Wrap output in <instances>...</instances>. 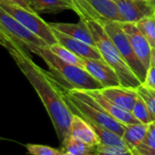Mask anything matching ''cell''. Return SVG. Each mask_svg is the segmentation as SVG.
<instances>
[{
  "label": "cell",
  "mask_w": 155,
  "mask_h": 155,
  "mask_svg": "<svg viewBox=\"0 0 155 155\" xmlns=\"http://www.w3.org/2000/svg\"><path fill=\"white\" fill-rule=\"evenodd\" d=\"M5 48L38 93L62 143L70 135V125L74 115L63 89L50 72H47L33 61L26 48L18 42L12 39Z\"/></svg>",
  "instance_id": "obj_1"
},
{
  "label": "cell",
  "mask_w": 155,
  "mask_h": 155,
  "mask_svg": "<svg viewBox=\"0 0 155 155\" xmlns=\"http://www.w3.org/2000/svg\"><path fill=\"white\" fill-rule=\"evenodd\" d=\"M28 50L40 57L49 68L50 74L65 90H101L102 85L84 68L69 64L56 56L48 47L28 46Z\"/></svg>",
  "instance_id": "obj_2"
},
{
  "label": "cell",
  "mask_w": 155,
  "mask_h": 155,
  "mask_svg": "<svg viewBox=\"0 0 155 155\" xmlns=\"http://www.w3.org/2000/svg\"><path fill=\"white\" fill-rule=\"evenodd\" d=\"M86 23L92 33L96 47L100 50L102 58L115 70L121 86L132 89H136L140 86L141 82L139 78L124 60L118 48L107 35L101 22L97 20H88Z\"/></svg>",
  "instance_id": "obj_3"
},
{
  "label": "cell",
  "mask_w": 155,
  "mask_h": 155,
  "mask_svg": "<svg viewBox=\"0 0 155 155\" xmlns=\"http://www.w3.org/2000/svg\"><path fill=\"white\" fill-rule=\"evenodd\" d=\"M0 8L15 18L28 30L42 38L48 47L58 43L52 27L42 19L38 16V13L15 4L8 3L4 0H0Z\"/></svg>",
  "instance_id": "obj_4"
},
{
  "label": "cell",
  "mask_w": 155,
  "mask_h": 155,
  "mask_svg": "<svg viewBox=\"0 0 155 155\" xmlns=\"http://www.w3.org/2000/svg\"><path fill=\"white\" fill-rule=\"evenodd\" d=\"M100 22L104 28L109 38L118 48L124 60L127 62V64L132 69L135 75L139 78L140 82L143 83L146 79L147 69L135 55L129 38L120 27V22L110 21L104 18L100 20Z\"/></svg>",
  "instance_id": "obj_5"
},
{
  "label": "cell",
  "mask_w": 155,
  "mask_h": 155,
  "mask_svg": "<svg viewBox=\"0 0 155 155\" xmlns=\"http://www.w3.org/2000/svg\"><path fill=\"white\" fill-rule=\"evenodd\" d=\"M0 23L7 30L8 35L25 48H27L28 46L48 47V45L42 38L28 30L1 8H0Z\"/></svg>",
  "instance_id": "obj_6"
},
{
  "label": "cell",
  "mask_w": 155,
  "mask_h": 155,
  "mask_svg": "<svg viewBox=\"0 0 155 155\" xmlns=\"http://www.w3.org/2000/svg\"><path fill=\"white\" fill-rule=\"evenodd\" d=\"M120 25L124 30V32L127 34L135 55L145 67V68L148 70V68L150 67L152 49L150 43L140 31V29L137 28L135 23L120 22Z\"/></svg>",
  "instance_id": "obj_7"
},
{
  "label": "cell",
  "mask_w": 155,
  "mask_h": 155,
  "mask_svg": "<svg viewBox=\"0 0 155 155\" xmlns=\"http://www.w3.org/2000/svg\"><path fill=\"white\" fill-rule=\"evenodd\" d=\"M84 68L103 88L121 85L115 70L104 59L83 58Z\"/></svg>",
  "instance_id": "obj_8"
},
{
  "label": "cell",
  "mask_w": 155,
  "mask_h": 155,
  "mask_svg": "<svg viewBox=\"0 0 155 155\" xmlns=\"http://www.w3.org/2000/svg\"><path fill=\"white\" fill-rule=\"evenodd\" d=\"M123 22L137 23L155 13V5L146 0H114Z\"/></svg>",
  "instance_id": "obj_9"
},
{
  "label": "cell",
  "mask_w": 155,
  "mask_h": 155,
  "mask_svg": "<svg viewBox=\"0 0 155 155\" xmlns=\"http://www.w3.org/2000/svg\"><path fill=\"white\" fill-rule=\"evenodd\" d=\"M84 91H86L103 110H105L109 115H110L118 121L123 124H131L139 122L130 111H128L114 104L102 94L101 90H91Z\"/></svg>",
  "instance_id": "obj_10"
},
{
  "label": "cell",
  "mask_w": 155,
  "mask_h": 155,
  "mask_svg": "<svg viewBox=\"0 0 155 155\" xmlns=\"http://www.w3.org/2000/svg\"><path fill=\"white\" fill-rule=\"evenodd\" d=\"M54 34L57 38L58 43L61 44L71 52L83 58H92V59H103L100 50L96 46L90 45L80 39L71 38L66 34H63L56 29H54Z\"/></svg>",
  "instance_id": "obj_11"
},
{
  "label": "cell",
  "mask_w": 155,
  "mask_h": 155,
  "mask_svg": "<svg viewBox=\"0 0 155 155\" xmlns=\"http://www.w3.org/2000/svg\"><path fill=\"white\" fill-rule=\"evenodd\" d=\"M101 91L114 104L130 112L138 97L135 89L127 88L121 85L103 88Z\"/></svg>",
  "instance_id": "obj_12"
},
{
  "label": "cell",
  "mask_w": 155,
  "mask_h": 155,
  "mask_svg": "<svg viewBox=\"0 0 155 155\" xmlns=\"http://www.w3.org/2000/svg\"><path fill=\"white\" fill-rule=\"evenodd\" d=\"M50 26L54 29L71 38L80 39L92 46H96L91 31L90 30L86 21L82 19L78 23H51Z\"/></svg>",
  "instance_id": "obj_13"
},
{
  "label": "cell",
  "mask_w": 155,
  "mask_h": 155,
  "mask_svg": "<svg viewBox=\"0 0 155 155\" xmlns=\"http://www.w3.org/2000/svg\"><path fill=\"white\" fill-rule=\"evenodd\" d=\"M70 135L89 144H92V145L101 144L99 136L97 135L91 125L81 116L75 113L71 120Z\"/></svg>",
  "instance_id": "obj_14"
},
{
  "label": "cell",
  "mask_w": 155,
  "mask_h": 155,
  "mask_svg": "<svg viewBox=\"0 0 155 155\" xmlns=\"http://www.w3.org/2000/svg\"><path fill=\"white\" fill-rule=\"evenodd\" d=\"M149 124H143L140 122L124 124V133L122 135V140L125 143L126 149L131 152L135 148H137L143 140Z\"/></svg>",
  "instance_id": "obj_15"
},
{
  "label": "cell",
  "mask_w": 155,
  "mask_h": 155,
  "mask_svg": "<svg viewBox=\"0 0 155 155\" xmlns=\"http://www.w3.org/2000/svg\"><path fill=\"white\" fill-rule=\"evenodd\" d=\"M86 1L102 18L115 22H123L122 17L114 0H86Z\"/></svg>",
  "instance_id": "obj_16"
},
{
  "label": "cell",
  "mask_w": 155,
  "mask_h": 155,
  "mask_svg": "<svg viewBox=\"0 0 155 155\" xmlns=\"http://www.w3.org/2000/svg\"><path fill=\"white\" fill-rule=\"evenodd\" d=\"M62 150L73 155H98L99 145L86 143L69 135L62 143Z\"/></svg>",
  "instance_id": "obj_17"
},
{
  "label": "cell",
  "mask_w": 155,
  "mask_h": 155,
  "mask_svg": "<svg viewBox=\"0 0 155 155\" xmlns=\"http://www.w3.org/2000/svg\"><path fill=\"white\" fill-rule=\"evenodd\" d=\"M37 13H51L62 10H73L72 4L68 0H28Z\"/></svg>",
  "instance_id": "obj_18"
},
{
  "label": "cell",
  "mask_w": 155,
  "mask_h": 155,
  "mask_svg": "<svg viewBox=\"0 0 155 155\" xmlns=\"http://www.w3.org/2000/svg\"><path fill=\"white\" fill-rule=\"evenodd\" d=\"M131 155H155V120L150 122L141 143L135 148Z\"/></svg>",
  "instance_id": "obj_19"
},
{
  "label": "cell",
  "mask_w": 155,
  "mask_h": 155,
  "mask_svg": "<svg viewBox=\"0 0 155 155\" xmlns=\"http://www.w3.org/2000/svg\"><path fill=\"white\" fill-rule=\"evenodd\" d=\"M90 124L91 125V127L93 128V130H95V132L99 136L101 144L126 149L125 143H124L121 136L118 135L117 133H115V132H113V131H111L106 128L101 127L99 125H96L93 123H90Z\"/></svg>",
  "instance_id": "obj_20"
},
{
  "label": "cell",
  "mask_w": 155,
  "mask_h": 155,
  "mask_svg": "<svg viewBox=\"0 0 155 155\" xmlns=\"http://www.w3.org/2000/svg\"><path fill=\"white\" fill-rule=\"evenodd\" d=\"M69 1L73 8L74 11L78 14L81 19L84 21L88 20H97L100 21L103 19L86 1V0H68Z\"/></svg>",
  "instance_id": "obj_21"
},
{
  "label": "cell",
  "mask_w": 155,
  "mask_h": 155,
  "mask_svg": "<svg viewBox=\"0 0 155 155\" xmlns=\"http://www.w3.org/2000/svg\"><path fill=\"white\" fill-rule=\"evenodd\" d=\"M135 25L148 40L150 47L155 48V13L140 19Z\"/></svg>",
  "instance_id": "obj_22"
},
{
  "label": "cell",
  "mask_w": 155,
  "mask_h": 155,
  "mask_svg": "<svg viewBox=\"0 0 155 155\" xmlns=\"http://www.w3.org/2000/svg\"><path fill=\"white\" fill-rule=\"evenodd\" d=\"M48 48H50V50L56 56H58L62 60H64V61H66V62H68L69 64H72V65L82 68V66H83V58L77 56L76 54L71 52L69 49H68L67 48H65L61 44L56 43L54 45L49 46Z\"/></svg>",
  "instance_id": "obj_23"
},
{
  "label": "cell",
  "mask_w": 155,
  "mask_h": 155,
  "mask_svg": "<svg viewBox=\"0 0 155 155\" xmlns=\"http://www.w3.org/2000/svg\"><path fill=\"white\" fill-rule=\"evenodd\" d=\"M131 113L139 122L143 123V124H150V122L154 120L147 104L142 100V98L140 97L139 95L137 97V100L135 101Z\"/></svg>",
  "instance_id": "obj_24"
},
{
  "label": "cell",
  "mask_w": 155,
  "mask_h": 155,
  "mask_svg": "<svg viewBox=\"0 0 155 155\" xmlns=\"http://www.w3.org/2000/svg\"><path fill=\"white\" fill-rule=\"evenodd\" d=\"M135 90L137 91V94L141 97L147 104L151 116L155 120V90L146 85L145 83H141Z\"/></svg>",
  "instance_id": "obj_25"
},
{
  "label": "cell",
  "mask_w": 155,
  "mask_h": 155,
  "mask_svg": "<svg viewBox=\"0 0 155 155\" xmlns=\"http://www.w3.org/2000/svg\"><path fill=\"white\" fill-rule=\"evenodd\" d=\"M27 150L31 155H62L64 150L62 149H56L46 145L28 143L26 145Z\"/></svg>",
  "instance_id": "obj_26"
},
{
  "label": "cell",
  "mask_w": 155,
  "mask_h": 155,
  "mask_svg": "<svg viewBox=\"0 0 155 155\" xmlns=\"http://www.w3.org/2000/svg\"><path fill=\"white\" fill-rule=\"evenodd\" d=\"M98 155H131V154L127 149L124 148L100 144Z\"/></svg>",
  "instance_id": "obj_27"
},
{
  "label": "cell",
  "mask_w": 155,
  "mask_h": 155,
  "mask_svg": "<svg viewBox=\"0 0 155 155\" xmlns=\"http://www.w3.org/2000/svg\"><path fill=\"white\" fill-rule=\"evenodd\" d=\"M146 85L155 90V67L150 66L147 70V75L145 81L143 82Z\"/></svg>",
  "instance_id": "obj_28"
},
{
  "label": "cell",
  "mask_w": 155,
  "mask_h": 155,
  "mask_svg": "<svg viewBox=\"0 0 155 155\" xmlns=\"http://www.w3.org/2000/svg\"><path fill=\"white\" fill-rule=\"evenodd\" d=\"M13 38L8 35L7 30L3 28V26L0 23V44L5 47L8 42H10Z\"/></svg>",
  "instance_id": "obj_29"
},
{
  "label": "cell",
  "mask_w": 155,
  "mask_h": 155,
  "mask_svg": "<svg viewBox=\"0 0 155 155\" xmlns=\"http://www.w3.org/2000/svg\"><path fill=\"white\" fill-rule=\"evenodd\" d=\"M4 1L8 2V3H11V4H15V5H18V6H20V7H23L28 10H32V8L30 6V3L28 0H4ZM36 12V11H35Z\"/></svg>",
  "instance_id": "obj_30"
},
{
  "label": "cell",
  "mask_w": 155,
  "mask_h": 155,
  "mask_svg": "<svg viewBox=\"0 0 155 155\" xmlns=\"http://www.w3.org/2000/svg\"><path fill=\"white\" fill-rule=\"evenodd\" d=\"M150 66H153V67H155V48H152V49H151Z\"/></svg>",
  "instance_id": "obj_31"
},
{
  "label": "cell",
  "mask_w": 155,
  "mask_h": 155,
  "mask_svg": "<svg viewBox=\"0 0 155 155\" xmlns=\"http://www.w3.org/2000/svg\"><path fill=\"white\" fill-rule=\"evenodd\" d=\"M146 1H148V2H150V3L155 5V0H146Z\"/></svg>",
  "instance_id": "obj_32"
},
{
  "label": "cell",
  "mask_w": 155,
  "mask_h": 155,
  "mask_svg": "<svg viewBox=\"0 0 155 155\" xmlns=\"http://www.w3.org/2000/svg\"><path fill=\"white\" fill-rule=\"evenodd\" d=\"M62 155H73V154H71V153H69V152H68V151H64Z\"/></svg>",
  "instance_id": "obj_33"
}]
</instances>
